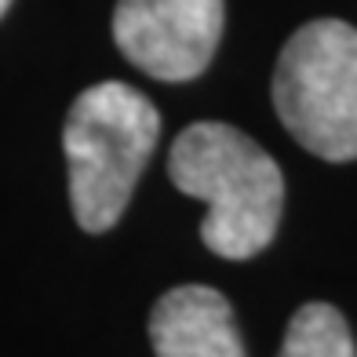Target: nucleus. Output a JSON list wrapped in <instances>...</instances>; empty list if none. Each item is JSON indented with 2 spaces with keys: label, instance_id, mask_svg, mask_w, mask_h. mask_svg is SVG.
<instances>
[{
  "label": "nucleus",
  "instance_id": "nucleus-1",
  "mask_svg": "<svg viewBox=\"0 0 357 357\" xmlns=\"http://www.w3.org/2000/svg\"><path fill=\"white\" fill-rule=\"evenodd\" d=\"M168 175L175 190L208 201L204 245L222 259L259 255L281 226L284 175L263 146L219 121L190 124L172 142Z\"/></svg>",
  "mask_w": 357,
  "mask_h": 357
},
{
  "label": "nucleus",
  "instance_id": "nucleus-2",
  "mask_svg": "<svg viewBox=\"0 0 357 357\" xmlns=\"http://www.w3.org/2000/svg\"><path fill=\"white\" fill-rule=\"evenodd\" d=\"M157 135L160 113L139 88L102 80L80 91L62 128L70 160V204L80 230L106 234L117 226Z\"/></svg>",
  "mask_w": 357,
  "mask_h": 357
},
{
  "label": "nucleus",
  "instance_id": "nucleus-3",
  "mask_svg": "<svg viewBox=\"0 0 357 357\" xmlns=\"http://www.w3.org/2000/svg\"><path fill=\"white\" fill-rule=\"evenodd\" d=\"M273 106L303 150L324 160L357 157V29L317 19L291 33L273 70Z\"/></svg>",
  "mask_w": 357,
  "mask_h": 357
},
{
  "label": "nucleus",
  "instance_id": "nucleus-4",
  "mask_svg": "<svg viewBox=\"0 0 357 357\" xmlns=\"http://www.w3.org/2000/svg\"><path fill=\"white\" fill-rule=\"evenodd\" d=\"M222 19V0H117L113 40L146 77L183 84L208 70Z\"/></svg>",
  "mask_w": 357,
  "mask_h": 357
},
{
  "label": "nucleus",
  "instance_id": "nucleus-5",
  "mask_svg": "<svg viewBox=\"0 0 357 357\" xmlns=\"http://www.w3.org/2000/svg\"><path fill=\"white\" fill-rule=\"evenodd\" d=\"M150 343L157 357H248L230 303L208 284H178L157 299Z\"/></svg>",
  "mask_w": 357,
  "mask_h": 357
},
{
  "label": "nucleus",
  "instance_id": "nucleus-6",
  "mask_svg": "<svg viewBox=\"0 0 357 357\" xmlns=\"http://www.w3.org/2000/svg\"><path fill=\"white\" fill-rule=\"evenodd\" d=\"M281 357H357L343 314L328 303H306L288 321Z\"/></svg>",
  "mask_w": 357,
  "mask_h": 357
},
{
  "label": "nucleus",
  "instance_id": "nucleus-7",
  "mask_svg": "<svg viewBox=\"0 0 357 357\" xmlns=\"http://www.w3.org/2000/svg\"><path fill=\"white\" fill-rule=\"evenodd\" d=\"M8 8H11V0H0V15H4Z\"/></svg>",
  "mask_w": 357,
  "mask_h": 357
}]
</instances>
